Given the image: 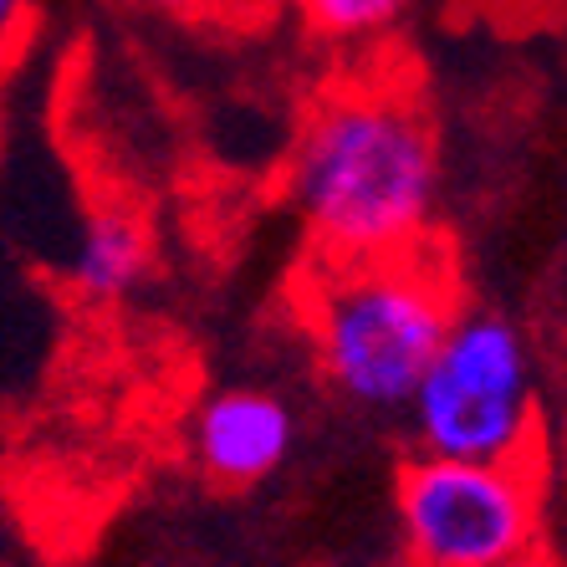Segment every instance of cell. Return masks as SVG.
I'll return each instance as SVG.
<instances>
[{
	"mask_svg": "<svg viewBox=\"0 0 567 567\" xmlns=\"http://www.w3.org/2000/svg\"><path fill=\"white\" fill-rule=\"evenodd\" d=\"M287 195L317 261L424 246L440 210V144L424 107L383 82L332 87L297 133Z\"/></svg>",
	"mask_w": 567,
	"mask_h": 567,
	"instance_id": "obj_1",
	"label": "cell"
},
{
	"mask_svg": "<svg viewBox=\"0 0 567 567\" xmlns=\"http://www.w3.org/2000/svg\"><path fill=\"white\" fill-rule=\"evenodd\" d=\"M455 312L461 281L430 240L379 261H317L302 302L317 373L363 414H404Z\"/></svg>",
	"mask_w": 567,
	"mask_h": 567,
	"instance_id": "obj_2",
	"label": "cell"
},
{
	"mask_svg": "<svg viewBox=\"0 0 567 567\" xmlns=\"http://www.w3.org/2000/svg\"><path fill=\"white\" fill-rule=\"evenodd\" d=\"M420 455L445 461H537L542 369L532 332L502 307H461L410 404Z\"/></svg>",
	"mask_w": 567,
	"mask_h": 567,
	"instance_id": "obj_3",
	"label": "cell"
},
{
	"mask_svg": "<svg viewBox=\"0 0 567 567\" xmlns=\"http://www.w3.org/2000/svg\"><path fill=\"white\" fill-rule=\"evenodd\" d=\"M410 567H527L542 542V461L414 455L394 481Z\"/></svg>",
	"mask_w": 567,
	"mask_h": 567,
	"instance_id": "obj_4",
	"label": "cell"
},
{
	"mask_svg": "<svg viewBox=\"0 0 567 567\" xmlns=\"http://www.w3.org/2000/svg\"><path fill=\"white\" fill-rule=\"evenodd\" d=\"M297 450V414L271 389H215L189 420V461L225 491L266 486Z\"/></svg>",
	"mask_w": 567,
	"mask_h": 567,
	"instance_id": "obj_5",
	"label": "cell"
},
{
	"mask_svg": "<svg viewBox=\"0 0 567 567\" xmlns=\"http://www.w3.org/2000/svg\"><path fill=\"white\" fill-rule=\"evenodd\" d=\"M148 266L154 240L128 205H97L82 215V230L66 251V281L82 302H123L144 287Z\"/></svg>",
	"mask_w": 567,
	"mask_h": 567,
	"instance_id": "obj_6",
	"label": "cell"
},
{
	"mask_svg": "<svg viewBox=\"0 0 567 567\" xmlns=\"http://www.w3.org/2000/svg\"><path fill=\"white\" fill-rule=\"evenodd\" d=\"M307 31L338 47H358V41H379L404 21L410 0H297Z\"/></svg>",
	"mask_w": 567,
	"mask_h": 567,
	"instance_id": "obj_7",
	"label": "cell"
},
{
	"mask_svg": "<svg viewBox=\"0 0 567 567\" xmlns=\"http://www.w3.org/2000/svg\"><path fill=\"white\" fill-rule=\"evenodd\" d=\"M27 11H31V0H0V47L21 37V27H27Z\"/></svg>",
	"mask_w": 567,
	"mask_h": 567,
	"instance_id": "obj_8",
	"label": "cell"
}]
</instances>
